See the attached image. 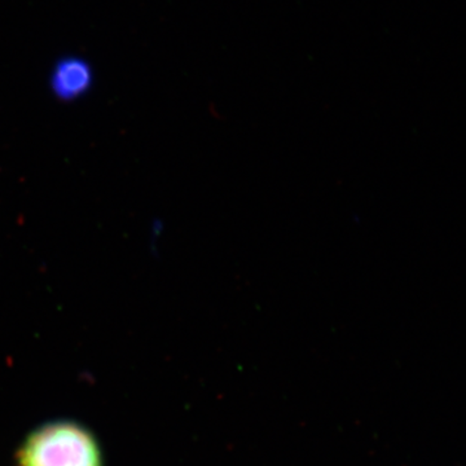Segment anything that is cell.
Returning a JSON list of instances; mask_svg holds the SVG:
<instances>
[{"instance_id":"6da1fadb","label":"cell","mask_w":466,"mask_h":466,"mask_svg":"<svg viewBox=\"0 0 466 466\" xmlns=\"http://www.w3.org/2000/svg\"><path fill=\"white\" fill-rule=\"evenodd\" d=\"M16 461L17 466H104L95 435L66 420L34 429L21 443Z\"/></svg>"},{"instance_id":"7a4b0ae2","label":"cell","mask_w":466,"mask_h":466,"mask_svg":"<svg viewBox=\"0 0 466 466\" xmlns=\"http://www.w3.org/2000/svg\"><path fill=\"white\" fill-rule=\"evenodd\" d=\"M91 85V67L82 60L61 61L52 73V92L63 101L78 99L90 90Z\"/></svg>"}]
</instances>
